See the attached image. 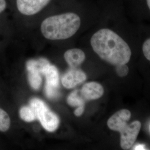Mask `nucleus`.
Wrapping results in <instances>:
<instances>
[{"instance_id":"f257e3e1","label":"nucleus","mask_w":150,"mask_h":150,"mask_svg":"<svg viewBox=\"0 0 150 150\" xmlns=\"http://www.w3.org/2000/svg\"><path fill=\"white\" fill-rule=\"evenodd\" d=\"M90 42L94 52L110 64H126L131 59L132 51L128 43L110 28H101L95 32Z\"/></svg>"},{"instance_id":"f03ea898","label":"nucleus","mask_w":150,"mask_h":150,"mask_svg":"<svg viewBox=\"0 0 150 150\" xmlns=\"http://www.w3.org/2000/svg\"><path fill=\"white\" fill-rule=\"evenodd\" d=\"M81 23L80 16L69 12L46 18L41 23V30L43 36L48 40H65L75 35Z\"/></svg>"},{"instance_id":"7ed1b4c3","label":"nucleus","mask_w":150,"mask_h":150,"mask_svg":"<svg viewBox=\"0 0 150 150\" xmlns=\"http://www.w3.org/2000/svg\"><path fill=\"white\" fill-rule=\"evenodd\" d=\"M131 113L127 109H122L113 114L107 121V126L112 131L120 134V146L123 150H129L137 139L141 128L139 121L128 123Z\"/></svg>"},{"instance_id":"20e7f679","label":"nucleus","mask_w":150,"mask_h":150,"mask_svg":"<svg viewBox=\"0 0 150 150\" xmlns=\"http://www.w3.org/2000/svg\"><path fill=\"white\" fill-rule=\"evenodd\" d=\"M30 106L44 129L49 132H54L57 129L59 126V118L42 100L37 98H32L30 101Z\"/></svg>"},{"instance_id":"39448f33","label":"nucleus","mask_w":150,"mask_h":150,"mask_svg":"<svg viewBox=\"0 0 150 150\" xmlns=\"http://www.w3.org/2000/svg\"><path fill=\"white\" fill-rule=\"evenodd\" d=\"M51 0H16L18 11L22 15L31 16L41 11Z\"/></svg>"},{"instance_id":"423d86ee","label":"nucleus","mask_w":150,"mask_h":150,"mask_svg":"<svg viewBox=\"0 0 150 150\" xmlns=\"http://www.w3.org/2000/svg\"><path fill=\"white\" fill-rule=\"evenodd\" d=\"M87 79L85 73L80 69L71 68L63 76L61 82L66 88H72L82 83Z\"/></svg>"},{"instance_id":"0eeeda50","label":"nucleus","mask_w":150,"mask_h":150,"mask_svg":"<svg viewBox=\"0 0 150 150\" xmlns=\"http://www.w3.org/2000/svg\"><path fill=\"white\" fill-rule=\"evenodd\" d=\"M81 95L86 101L95 100L100 98L104 93L103 86L96 82L85 83L80 91Z\"/></svg>"},{"instance_id":"6e6552de","label":"nucleus","mask_w":150,"mask_h":150,"mask_svg":"<svg viewBox=\"0 0 150 150\" xmlns=\"http://www.w3.org/2000/svg\"><path fill=\"white\" fill-rule=\"evenodd\" d=\"M64 58L71 68H76L84 62L86 56L82 50L72 48L66 51Z\"/></svg>"},{"instance_id":"1a4fd4ad","label":"nucleus","mask_w":150,"mask_h":150,"mask_svg":"<svg viewBox=\"0 0 150 150\" xmlns=\"http://www.w3.org/2000/svg\"><path fill=\"white\" fill-rule=\"evenodd\" d=\"M42 74L46 77V85L54 88L59 87V75L58 70L54 66L50 64L43 70Z\"/></svg>"},{"instance_id":"9d476101","label":"nucleus","mask_w":150,"mask_h":150,"mask_svg":"<svg viewBox=\"0 0 150 150\" xmlns=\"http://www.w3.org/2000/svg\"><path fill=\"white\" fill-rule=\"evenodd\" d=\"M11 127V118L5 109L0 106V132L7 133Z\"/></svg>"},{"instance_id":"9b49d317","label":"nucleus","mask_w":150,"mask_h":150,"mask_svg":"<svg viewBox=\"0 0 150 150\" xmlns=\"http://www.w3.org/2000/svg\"><path fill=\"white\" fill-rule=\"evenodd\" d=\"M50 64L48 61L45 59H40L38 60L31 59L27 62L26 67L28 71L36 70L42 74L43 70Z\"/></svg>"},{"instance_id":"f8f14e48","label":"nucleus","mask_w":150,"mask_h":150,"mask_svg":"<svg viewBox=\"0 0 150 150\" xmlns=\"http://www.w3.org/2000/svg\"><path fill=\"white\" fill-rule=\"evenodd\" d=\"M28 79L30 86L33 89L38 90L42 83V78L41 74L36 70H28Z\"/></svg>"},{"instance_id":"ddd939ff","label":"nucleus","mask_w":150,"mask_h":150,"mask_svg":"<svg viewBox=\"0 0 150 150\" xmlns=\"http://www.w3.org/2000/svg\"><path fill=\"white\" fill-rule=\"evenodd\" d=\"M85 100L79 95V91L77 90L72 92L67 98V103L72 107L85 106Z\"/></svg>"},{"instance_id":"4468645a","label":"nucleus","mask_w":150,"mask_h":150,"mask_svg":"<svg viewBox=\"0 0 150 150\" xmlns=\"http://www.w3.org/2000/svg\"><path fill=\"white\" fill-rule=\"evenodd\" d=\"M19 114L22 120L28 122H32L37 119L36 113L31 106H22L20 109Z\"/></svg>"},{"instance_id":"2eb2a0df","label":"nucleus","mask_w":150,"mask_h":150,"mask_svg":"<svg viewBox=\"0 0 150 150\" xmlns=\"http://www.w3.org/2000/svg\"><path fill=\"white\" fill-rule=\"evenodd\" d=\"M134 1L135 3H137V5L134 6L138 9L137 13L139 15H149L150 16V0H134Z\"/></svg>"},{"instance_id":"dca6fc26","label":"nucleus","mask_w":150,"mask_h":150,"mask_svg":"<svg viewBox=\"0 0 150 150\" xmlns=\"http://www.w3.org/2000/svg\"><path fill=\"white\" fill-rule=\"evenodd\" d=\"M45 92L46 96L49 98H56L59 96V92L58 88H54L51 86H45Z\"/></svg>"},{"instance_id":"f3484780","label":"nucleus","mask_w":150,"mask_h":150,"mask_svg":"<svg viewBox=\"0 0 150 150\" xmlns=\"http://www.w3.org/2000/svg\"><path fill=\"white\" fill-rule=\"evenodd\" d=\"M116 73L120 77H125L129 74V67L126 64H120L116 66Z\"/></svg>"},{"instance_id":"a211bd4d","label":"nucleus","mask_w":150,"mask_h":150,"mask_svg":"<svg viewBox=\"0 0 150 150\" xmlns=\"http://www.w3.org/2000/svg\"><path fill=\"white\" fill-rule=\"evenodd\" d=\"M142 50L145 57L150 61V38H147L143 43Z\"/></svg>"},{"instance_id":"6ab92c4d","label":"nucleus","mask_w":150,"mask_h":150,"mask_svg":"<svg viewBox=\"0 0 150 150\" xmlns=\"http://www.w3.org/2000/svg\"><path fill=\"white\" fill-rule=\"evenodd\" d=\"M7 5V0H0V14L6 10Z\"/></svg>"},{"instance_id":"aec40b11","label":"nucleus","mask_w":150,"mask_h":150,"mask_svg":"<svg viewBox=\"0 0 150 150\" xmlns=\"http://www.w3.org/2000/svg\"><path fill=\"white\" fill-rule=\"evenodd\" d=\"M84 110H85V106H80V107H78L74 111V114H75V116H81L83 113L84 112Z\"/></svg>"},{"instance_id":"412c9836","label":"nucleus","mask_w":150,"mask_h":150,"mask_svg":"<svg viewBox=\"0 0 150 150\" xmlns=\"http://www.w3.org/2000/svg\"><path fill=\"white\" fill-rule=\"evenodd\" d=\"M135 150H145V149H144V147L142 146H137L136 147V149H134Z\"/></svg>"}]
</instances>
